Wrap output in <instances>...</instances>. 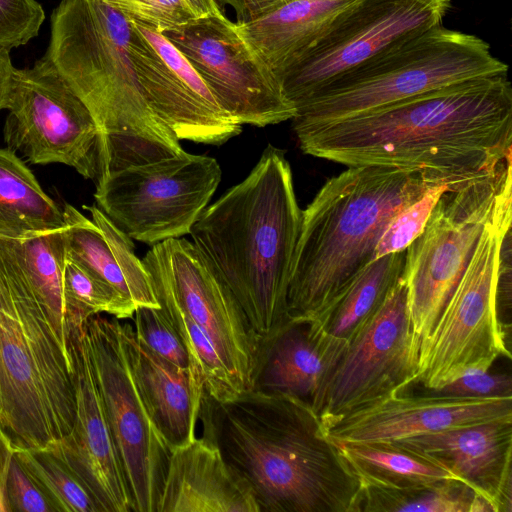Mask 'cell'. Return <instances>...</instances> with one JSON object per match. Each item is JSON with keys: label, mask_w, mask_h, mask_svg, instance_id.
Segmentation results:
<instances>
[{"label": "cell", "mask_w": 512, "mask_h": 512, "mask_svg": "<svg viewBox=\"0 0 512 512\" xmlns=\"http://www.w3.org/2000/svg\"><path fill=\"white\" fill-rule=\"evenodd\" d=\"M199 420L259 512H358L361 480L309 404L255 390L216 400L203 390Z\"/></svg>", "instance_id": "obj_2"}, {"label": "cell", "mask_w": 512, "mask_h": 512, "mask_svg": "<svg viewBox=\"0 0 512 512\" xmlns=\"http://www.w3.org/2000/svg\"><path fill=\"white\" fill-rule=\"evenodd\" d=\"M432 186L416 171L386 166L348 167L328 179L302 210L288 319L319 315L373 260L391 219Z\"/></svg>", "instance_id": "obj_5"}, {"label": "cell", "mask_w": 512, "mask_h": 512, "mask_svg": "<svg viewBox=\"0 0 512 512\" xmlns=\"http://www.w3.org/2000/svg\"><path fill=\"white\" fill-rule=\"evenodd\" d=\"M128 51L143 94L179 140L222 145L242 124L228 114L186 57L161 33L132 19Z\"/></svg>", "instance_id": "obj_17"}, {"label": "cell", "mask_w": 512, "mask_h": 512, "mask_svg": "<svg viewBox=\"0 0 512 512\" xmlns=\"http://www.w3.org/2000/svg\"><path fill=\"white\" fill-rule=\"evenodd\" d=\"M15 451L16 447L0 424V512H10L5 489L10 463Z\"/></svg>", "instance_id": "obj_40"}, {"label": "cell", "mask_w": 512, "mask_h": 512, "mask_svg": "<svg viewBox=\"0 0 512 512\" xmlns=\"http://www.w3.org/2000/svg\"><path fill=\"white\" fill-rule=\"evenodd\" d=\"M426 390L428 395L448 398L512 397V380L488 369H469L439 388Z\"/></svg>", "instance_id": "obj_37"}, {"label": "cell", "mask_w": 512, "mask_h": 512, "mask_svg": "<svg viewBox=\"0 0 512 512\" xmlns=\"http://www.w3.org/2000/svg\"><path fill=\"white\" fill-rule=\"evenodd\" d=\"M196 17L223 14L214 0H186Z\"/></svg>", "instance_id": "obj_42"}, {"label": "cell", "mask_w": 512, "mask_h": 512, "mask_svg": "<svg viewBox=\"0 0 512 512\" xmlns=\"http://www.w3.org/2000/svg\"><path fill=\"white\" fill-rule=\"evenodd\" d=\"M129 38L128 18L102 0H62L51 14L50 42L42 58L96 123L95 179L184 151L143 94Z\"/></svg>", "instance_id": "obj_4"}, {"label": "cell", "mask_w": 512, "mask_h": 512, "mask_svg": "<svg viewBox=\"0 0 512 512\" xmlns=\"http://www.w3.org/2000/svg\"><path fill=\"white\" fill-rule=\"evenodd\" d=\"M14 455L58 512H103L79 475L52 451L18 448Z\"/></svg>", "instance_id": "obj_31"}, {"label": "cell", "mask_w": 512, "mask_h": 512, "mask_svg": "<svg viewBox=\"0 0 512 512\" xmlns=\"http://www.w3.org/2000/svg\"><path fill=\"white\" fill-rule=\"evenodd\" d=\"M390 443L449 471L494 512L512 511V421L445 429Z\"/></svg>", "instance_id": "obj_20"}, {"label": "cell", "mask_w": 512, "mask_h": 512, "mask_svg": "<svg viewBox=\"0 0 512 512\" xmlns=\"http://www.w3.org/2000/svg\"><path fill=\"white\" fill-rule=\"evenodd\" d=\"M84 326L66 327L76 397L74 425L68 435L48 450L79 475L103 512H131L127 485L94 375Z\"/></svg>", "instance_id": "obj_18"}, {"label": "cell", "mask_w": 512, "mask_h": 512, "mask_svg": "<svg viewBox=\"0 0 512 512\" xmlns=\"http://www.w3.org/2000/svg\"><path fill=\"white\" fill-rule=\"evenodd\" d=\"M65 255L109 285L136 308L160 307L151 279L135 254L132 239L96 205L83 206L88 219L69 203L62 205Z\"/></svg>", "instance_id": "obj_22"}, {"label": "cell", "mask_w": 512, "mask_h": 512, "mask_svg": "<svg viewBox=\"0 0 512 512\" xmlns=\"http://www.w3.org/2000/svg\"><path fill=\"white\" fill-rule=\"evenodd\" d=\"M293 130L311 156L412 170L456 190L511 165L512 87L507 73L477 77Z\"/></svg>", "instance_id": "obj_1"}, {"label": "cell", "mask_w": 512, "mask_h": 512, "mask_svg": "<svg viewBox=\"0 0 512 512\" xmlns=\"http://www.w3.org/2000/svg\"><path fill=\"white\" fill-rule=\"evenodd\" d=\"M511 196L486 225L472 258L428 337L421 342L416 383L439 388L469 369L511 358L499 319L500 248L511 230Z\"/></svg>", "instance_id": "obj_8"}, {"label": "cell", "mask_w": 512, "mask_h": 512, "mask_svg": "<svg viewBox=\"0 0 512 512\" xmlns=\"http://www.w3.org/2000/svg\"><path fill=\"white\" fill-rule=\"evenodd\" d=\"M75 417L69 351L0 237V424L16 449H48Z\"/></svg>", "instance_id": "obj_6"}, {"label": "cell", "mask_w": 512, "mask_h": 512, "mask_svg": "<svg viewBox=\"0 0 512 512\" xmlns=\"http://www.w3.org/2000/svg\"><path fill=\"white\" fill-rule=\"evenodd\" d=\"M346 346L347 340L314 319L288 320L260 342L249 390L290 395L318 413L327 379Z\"/></svg>", "instance_id": "obj_21"}, {"label": "cell", "mask_w": 512, "mask_h": 512, "mask_svg": "<svg viewBox=\"0 0 512 512\" xmlns=\"http://www.w3.org/2000/svg\"><path fill=\"white\" fill-rule=\"evenodd\" d=\"M405 250L368 263L314 320L334 337L349 340L382 305L400 279Z\"/></svg>", "instance_id": "obj_27"}, {"label": "cell", "mask_w": 512, "mask_h": 512, "mask_svg": "<svg viewBox=\"0 0 512 512\" xmlns=\"http://www.w3.org/2000/svg\"><path fill=\"white\" fill-rule=\"evenodd\" d=\"M63 209L13 150L0 148V237L23 238L63 228Z\"/></svg>", "instance_id": "obj_26"}, {"label": "cell", "mask_w": 512, "mask_h": 512, "mask_svg": "<svg viewBox=\"0 0 512 512\" xmlns=\"http://www.w3.org/2000/svg\"><path fill=\"white\" fill-rule=\"evenodd\" d=\"M13 70L9 51L0 49V110L6 107Z\"/></svg>", "instance_id": "obj_41"}, {"label": "cell", "mask_w": 512, "mask_h": 512, "mask_svg": "<svg viewBox=\"0 0 512 512\" xmlns=\"http://www.w3.org/2000/svg\"><path fill=\"white\" fill-rule=\"evenodd\" d=\"M512 195L511 165L443 192L422 232L405 249L401 278L414 336L424 341L462 277L499 205Z\"/></svg>", "instance_id": "obj_9"}, {"label": "cell", "mask_w": 512, "mask_h": 512, "mask_svg": "<svg viewBox=\"0 0 512 512\" xmlns=\"http://www.w3.org/2000/svg\"><path fill=\"white\" fill-rule=\"evenodd\" d=\"M157 512H259L248 485L203 437L171 451Z\"/></svg>", "instance_id": "obj_23"}, {"label": "cell", "mask_w": 512, "mask_h": 512, "mask_svg": "<svg viewBox=\"0 0 512 512\" xmlns=\"http://www.w3.org/2000/svg\"><path fill=\"white\" fill-rule=\"evenodd\" d=\"M484 40L441 25L397 42L296 105L293 127L370 112L456 82L507 73Z\"/></svg>", "instance_id": "obj_7"}, {"label": "cell", "mask_w": 512, "mask_h": 512, "mask_svg": "<svg viewBox=\"0 0 512 512\" xmlns=\"http://www.w3.org/2000/svg\"><path fill=\"white\" fill-rule=\"evenodd\" d=\"M301 221L285 151L268 144L248 176L208 205L189 233L260 342L289 320L287 293Z\"/></svg>", "instance_id": "obj_3"}, {"label": "cell", "mask_w": 512, "mask_h": 512, "mask_svg": "<svg viewBox=\"0 0 512 512\" xmlns=\"http://www.w3.org/2000/svg\"><path fill=\"white\" fill-rule=\"evenodd\" d=\"M216 159L185 151L95 179L96 206L149 246L190 233L220 184Z\"/></svg>", "instance_id": "obj_10"}, {"label": "cell", "mask_w": 512, "mask_h": 512, "mask_svg": "<svg viewBox=\"0 0 512 512\" xmlns=\"http://www.w3.org/2000/svg\"><path fill=\"white\" fill-rule=\"evenodd\" d=\"M132 375L144 405L163 441L172 451L196 438L204 381L196 369H180L160 358L122 322Z\"/></svg>", "instance_id": "obj_24"}, {"label": "cell", "mask_w": 512, "mask_h": 512, "mask_svg": "<svg viewBox=\"0 0 512 512\" xmlns=\"http://www.w3.org/2000/svg\"><path fill=\"white\" fill-rule=\"evenodd\" d=\"M131 319L134 335L143 346L180 369H196L183 340L161 307H138Z\"/></svg>", "instance_id": "obj_33"}, {"label": "cell", "mask_w": 512, "mask_h": 512, "mask_svg": "<svg viewBox=\"0 0 512 512\" xmlns=\"http://www.w3.org/2000/svg\"><path fill=\"white\" fill-rule=\"evenodd\" d=\"M66 326H84L94 315L106 313L119 320L132 318L135 307L81 265L66 258L63 273Z\"/></svg>", "instance_id": "obj_32"}, {"label": "cell", "mask_w": 512, "mask_h": 512, "mask_svg": "<svg viewBox=\"0 0 512 512\" xmlns=\"http://www.w3.org/2000/svg\"><path fill=\"white\" fill-rule=\"evenodd\" d=\"M142 263L159 305L180 311L196 324L215 347L238 391L249 390L260 341L212 263L184 237L151 246Z\"/></svg>", "instance_id": "obj_11"}, {"label": "cell", "mask_w": 512, "mask_h": 512, "mask_svg": "<svg viewBox=\"0 0 512 512\" xmlns=\"http://www.w3.org/2000/svg\"><path fill=\"white\" fill-rule=\"evenodd\" d=\"M512 421V397L448 398L393 392L325 424L339 442H396L445 429Z\"/></svg>", "instance_id": "obj_19"}, {"label": "cell", "mask_w": 512, "mask_h": 512, "mask_svg": "<svg viewBox=\"0 0 512 512\" xmlns=\"http://www.w3.org/2000/svg\"><path fill=\"white\" fill-rule=\"evenodd\" d=\"M335 444L363 484L410 489L444 480H459L444 468L394 443L339 442Z\"/></svg>", "instance_id": "obj_28"}, {"label": "cell", "mask_w": 512, "mask_h": 512, "mask_svg": "<svg viewBox=\"0 0 512 512\" xmlns=\"http://www.w3.org/2000/svg\"><path fill=\"white\" fill-rule=\"evenodd\" d=\"M85 340L133 512H157L171 450L158 433L134 381L122 322L88 319Z\"/></svg>", "instance_id": "obj_13"}, {"label": "cell", "mask_w": 512, "mask_h": 512, "mask_svg": "<svg viewBox=\"0 0 512 512\" xmlns=\"http://www.w3.org/2000/svg\"><path fill=\"white\" fill-rule=\"evenodd\" d=\"M161 34L186 57L219 105L240 124L265 127L296 115L277 76L224 14L196 17Z\"/></svg>", "instance_id": "obj_15"}, {"label": "cell", "mask_w": 512, "mask_h": 512, "mask_svg": "<svg viewBox=\"0 0 512 512\" xmlns=\"http://www.w3.org/2000/svg\"><path fill=\"white\" fill-rule=\"evenodd\" d=\"M45 13L36 0H0V49L25 45L39 33Z\"/></svg>", "instance_id": "obj_36"}, {"label": "cell", "mask_w": 512, "mask_h": 512, "mask_svg": "<svg viewBox=\"0 0 512 512\" xmlns=\"http://www.w3.org/2000/svg\"><path fill=\"white\" fill-rule=\"evenodd\" d=\"M5 492L10 512H58L15 455L10 463Z\"/></svg>", "instance_id": "obj_38"}, {"label": "cell", "mask_w": 512, "mask_h": 512, "mask_svg": "<svg viewBox=\"0 0 512 512\" xmlns=\"http://www.w3.org/2000/svg\"><path fill=\"white\" fill-rule=\"evenodd\" d=\"M126 18L159 33L196 18L186 0H102Z\"/></svg>", "instance_id": "obj_35"}, {"label": "cell", "mask_w": 512, "mask_h": 512, "mask_svg": "<svg viewBox=\"0 0 512 512\" xmlns=\"http://www.w3.org/2000/svg\"><path fill=\"white\" fill-rule=\"evenodd\" d=\"M446 190L449 189L445 185L432 186L421 198L399 211L381 234L373 260L404 251L422 232L432 209Z\"/></svg>", "instance_id": "obj_34"}, {"label": "cell", "mask_w": 512, "mask_h": 512, "mask_svg": "<svg viewBox=\"0 0 512 512\" xmlns=\"http://www.w3.org/2000/svg\"><path fill=\"white\" fill-rule=\"evenodd\" d=\"M279 0H214L222 11L224 6L231 7L237 16V22H246L263 14L273 7ZM223 13V11H222Z\"/></svg>", "instance_id": "obj_39"}, {"label": "cell", "mask_w": 512, "mask_h": 512, "mask_svg": "<svg viewBox=\"0 0 512 512\" xmlns=\"http://www.w3.org/2000/svg\"><path fill=\"white\" fill-rule=\"evenodd\" d=\"M353 1L279 0L263 14L235 23V27L278 76Z\"/></svg>", "instance_id": "obj_25"}, {"label": "cell", "mask_w": 512, "mask_h": 512, "mask_svg": "<svg viewBox=\"0 0 512 512\" xmlns=\"http://www.w3.org/2000/svg\"><path fill=\"white\" fill-rule=\"evenodd\" d=\"M450 0H355L277 76L296 107L391 45L441 25Z\"/></svg>", "instance_id": "obj_12"}, {"label": "cell", "mask_w": 512, "mask_h": 512, "mask_svg": "<svg viewBox=\"0 0 512 512\" xmlns=\"http://www.w3.org/2000/svg\"><path fill=\"white\" fill-rule=\"evenodd\" d=\"M4 125L7 148L32 164H63L85 179L97 172L98 128L82 100L43 58L14 68Z\"/></svg>", "instance_id": "obj_14"}, {"label": "cell", "mask_w": 512, "mask_h": 512, "mask_svg": "<svg viewBox=\"0 0 512 512\" xmlns=\"http://www.w3.org/2000/svg\"><path fill=\"white\" fill-rule=\"evenodd\" d=\"M64 227L23 238H4L13 249L60 342L68 349L63 299V273L66 262Z\"/></svg>", "instance_id": "obj_29"}, {"label": "cell", "mask_w": 512, "mask_h": 512, "mask_svg": "<svg viewBox=\"0 0 512 512\" xmlns=\"http://www.w3.org/2000/svg\"><path fill=\"white\" fill-rule=\"evenodd\" d=\"M494 512L491 505L465 483L444 480L395 489L362 483L358 512Z\"/></svg>", "instance_id": "obj_30"}, {"label": "cell", "mask_w": 512, "mask_h": 512, "mask_svg": "<svg viewBox=\"0 0 512 512\" xmlns=\"http://www.w3.org/2000/svg\"><path fill=\"white\" fill-rule=\"evenodd\" d=\"M419 351L400 277L382 305L347 341L330 373L318 410L322 424L415 383Z\"/></svg>", "instance_id": "obj_16"}]
</instances>
